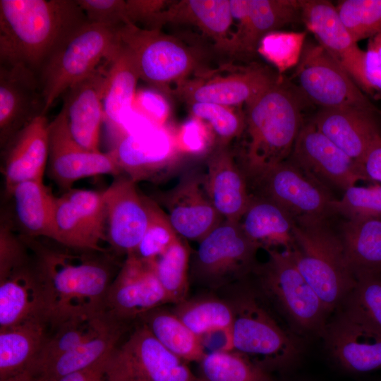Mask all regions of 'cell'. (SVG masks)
Wrapping results in <instances>:
<instances>
[{
    "instance_id": "603a6c76",
    "label": "cell",
    "mask_w": 381,
    "mask_h": 381,
    "mask_svg": "<svg viewBox=\"0 0 381 381\" xmlns=\"http://www.w3.org/2000/svg\"><path fill=\"white\" fill-rule=\"evenodd\" d=\"M44 114V100L37 75L22 66H0V145L35 119Z\"/></svg>"
},
{
    "instance_id": "cb8c5ba5",
    "label": "cell",
    "mask_w": 381,
    "mask_h": 381,
    "mask_svg": "<svg viewBox=\"0 0 381 381\" xmlns=\"http://www.w3.org/2000/svg\"><path fill=\"white\" fill-rule=\"evenodd\" d=\"M322 333L329 354L344 369L363 373L381 368V332L341 312Z\"/></svg>"
},
{
    "instance_id": "f35d334b",
    "label": "cell",
    "mask_w": 381,
    "mask_h": 381,
    "mask_svg": "<svg viewBox=\"0 0 381 381\" xmlns=\"http://www.w3.org/2000/svg\"><path fill=\"white\" fill-rule=\"evenodd\" d=\"M172 311L199 338L231 329L234 320L232 303L213 296L186 298L176 304Z\"/></svg>"
},
{
    "instance_id": "f546056e",
    "label": "cell",
    "mask_w": 381,
    "mask_h": 381,
    "mask_svg": "<svg viewBox=\"0 0 381 381\" xmlns=\"http://www.w3.org/2000/svg\"><path fill=\"white\" fill-rule=\"evenodd\" d=\"M56 198L43 180L23 181L6 198L12 207L1 217L20 236L55 240Z\"/></svg>"
},
{
    "instance_id": "52a82bcc",
    "label": "cell",
    "mask_w": 381,
    "mask_h": 381,
    "mask_svg": "<svg viewBox=\"0 0 381 381\" xmlns=\"http://www.w3.org/2000/svg\"><path fill=\"white\" fill-rule=\"evenodd\" d=\"M234 320L232 350L271 373L287 369L298 360V340L283 329L251 293L231 302Z\"/></svg>"
},
{
    "instance_id": "6f0895ef",
    "label": "cell",
    "mask_w": 381,
    "mask_h": 381,
    "mask_svg": "<svg viewBox=\"0 0 381 381\" xmlns=\"http://www.w3.org/2000/svg\"><path fill=\"white\" fill-rule=\"evenodd\" d=\"M379 113H380V115H381V111H380V112H379Z\"/></svg>"
},
{
    "instance_id": "2e32d148",
    "label": "cell",
    "mask_w": 381,
    "mask_h": 381,
    "mask_svg": "<svg viewBox=\"0 0 381 381\" xmlns=\"http://www.w3.org/2000/svg\"><path fill=\"white\" fill-rule=\"evenodd\" d=\"M169 303L152 262L133 255L123 260L111 282L104 300V310L123 324L140 319L149 311Z\"/></svg>"
},
{
    "instance_id": "4316f807",
    "label": "cell",
    "mask_w": 381,
    "mask_h": 381,
    "mask_svg": "<svg viewBox=\"0 0 381 381\" xmlns=\"http://www.w3.org/2000/svg\"><path fill=\"white\" fill-rule=\"evenodd\" d=\"M107 69L93 73L70 87L61 96L71 135L86 150L99 152V134L104 120L103 93Z\"/></svg>"
},
{
    "instance_id": "8d00e7d4",
    "label": "cell",
    "mask_w": 381,
    "mask_h": 381,
    "mask_svg": "<svg viewBox=\"0 0 381 381\" xmlns=\"http://www.w3.org/2000/svg\"><path fill=\"white\" fill-rule=\"evenodd\" d=\"M125 327L124 324H117L30 373L42 381H57L65 375L88 368L108 356L118 345Z\"/></svg>"
},
{
    "instance_id": "836d02e7",
    "label": "cell",
    "mask_w": 381,
    "mask_h": 381,
    "mask_svg": "<svg viewBox=\"0 0 381 381\" xmlns=\"http://www.w3.org/2000/svg\"><path fill=\"white\" fill-rule=\"evenodd\" d=\"M48 325L34 319L0 329V380L29 370L49 337Z\"/></svg>"
},
{
    "instance_id": "ba28073f",
    "label": "cell",
    "mask_w": 381,
    "mask_h": 381,
    "mask_svg": "<svg viewBox=\"0 0 381 381\" xmlns=\"http://www.w3.org/2000/svg\"><path fill=\"white\" fill-rule=\"evenodd\" d=\"M260 246L243 232L238 222L224 219L192 251L190 280L219 289L253 273Z\"/></svg>"
},
{
    "instance_id": "e0dca14e",
    "label": "cell",
    "mask_w": 381,
    "mask_h": 381,
    "mask_svg": "<svg viewBox=\"0 0 381 381\" xmlns=\"http://www.w3.org/2000/svg\"><path fill=\"white\" fill-rule=\"evenodd\" d=\"M204 174L186 173L167 190L150 195L167 213L176 234L198 243L224 219L212 204L204 188Z\"/></svg>"
},
{
    "instance_id": "60d3db41",
    "label": "cell",
    "mask_w": 381,
    "mask_h": 381,
    "mask_svg": "<svg viewBox=\"0 0 381 381\" xmlns=\"http://www.w3.org/2000/svg\"><path fill=\"white\" fill-rule=\"evenodd\" d=\"M198 363L201 381H275L271 373L233 350L207 353Z\"/></svg>"
},
{
    "instance_id": "7c38bea8",
    "label": "cell",
    "mask_w": 381,
    "mask_h": 381,
    "mask_svg": "<svg viewBox=\"0 0 381 381\" xmlns=\"http://www.w3.org/2000/svg\"><path fill=\"white\" fill-rule=\"evenodd\" d=\"M296 77L303 97L321 108L356 107L379 111L319 43L305 44Z\"/></svg>"
},
{
    "instance_id": "816d5d0a",
    "label": "cell",
    "mask_w": 381,
    "mask_h": 381,
    "mask_svg": "<svg viewBox=\"0 0 381 381\" xmlns=\"http://www.w3.org/2000/svg\"><path fill=\"white\" fill-rule=\"evenodd\" d=\"M171 2L165 0H127L128 23L137 25L140 23L145 25V29L161 30L162 15Z\"/></svg>"
},
{
    "instance_id": "db71d44e",
    "label": "cell",
    "mask_w": 381,
    "mask_h": 381,
    "mask_svg": "<svg viewBox=\"0 0 381 381\" xmlns=\"http://www.w3.org/2000/svg\"><path fill=\"white\" fill-rule=\"evenodd\" d=\"M105 358L88 368L65 375L57 381H108L104 370Z\"/></svg>"
},
{
    "instance_id": "8fae6325",
    "label": "cell",
    "mask_w": 381,
    "mask_h": 381,
    "mask_svg": "<svg viewBox=\"0 0 381 381\" xmlns=\"http://www.w3.org/2000/svg\"><path fill=\"white\" fill-rule=\"evenodd\" d=\"M121 174L135 183L166 180L184 156L176 131L165 125L119 136L109 151Z\"/></svg>"
},
{
    "instance_id": "d6a6232c",
    "label": "cell",
    "mask_w": 381,
    "mask_h": 381,
    "mask_svg": "<svg viewBox=\"0 0 381 381\" xmlns=\"http://www.w3.org/2000/svg\"><path fill=\"white\" fill-rule=\"evenodd\" d=\"M108 65L103 93L104 119L120 132L119 137L123 134L126 116L133 107L140 76L133 55L121 42Z\"/></svg>"
},
{
    "instance_id": "8992f818",
    "label": "cell",
    "mask_w": 381,
    "mask_h": 381,
    "mask_svg": "<svg viewBox=\"0 0 381 381\" xmlns=\"http://www.w3.org/2000/svg\"><path fill=\"white\" fill-rule=\"evenodd\" d=\"M118 28L87 21L53 52L37 75L45 115L70 87L93 73L102 60L114 56L121 43Z\"/></svg>"
},
{
    "instance_id": "f1b7e54d",
    "label": "cell",
    "mask_w": 381,
    "mask_h": 381,
    "mask_svg": "<svg viewBox=\"0 0 381 381\" xmlns=\"http://www.w3.org/2000/svg\"><path fill=\"white\" fill-rule=\"evenodd\" d=\"M34 319L49 322L44 293L30 255L25 261L0 272V329Z\"/></svg>"
},
{
    "instance_id": "277c9868",
    "label": "cell",
    "mask_w": 381,
    "mask_h": 381,
    "mask_svg": "<svg viewBox=\"0 0 381 381\" xmlns=\"http://www.w3.org/2000/svg\"><path fill=\"white\" fill-rule=\"evenodd\" d=\"M286 250L329 313L342 305L356 284L339 236L327 219H296Z\"/></svg>"
},
{
    "instance_id": "ab89813d",
    "label": "cell",
    "mask_w": 381,
    "mask_h": 381,
    "mask_svg": "<svg viewBox=\"0 0 381 381\" xmlns=\"http://www.w3.org/2000/svg\"><path fill=\"white\" fill-rule=\"evenodd\" d=\"M191 254L188 241L179 236L160 256L152 262L169 303L176 305L187 298Z\"/></svg>"
},
{
    "instance_id": "c3c4849f",
    "label": "cell",
    "mask_w": 381,
    "mask_h": 381,
    "mask_svg": "<svg viewBox=\"0 0 381 381\" xmlns=\"http://www.w3.org/2000/svg\"><path fill=\"white\" fill-rule=\"evenodd\" d=\"M176 136L179 148L186 156L207 155L215 145L209 126L193 116L176 131Z\"/></svg>"
},
{
    "instance_id": "d590c367",
    "label": "cell",
    "mask_w": 381,
    "mask_h": 381,
    "mask_svg": "<svg viewBox=\"0 0 381 381\" xmlns=\"http://www.w3.org/2000/svg\"><path fill=\"white\" fill-rule=\"evenodd\" d=\"M119 323L121 322L112 318L106 311L78 315L65 320L55 328V333L48 337L39 356L28 371L31 373L35 372L56 357Z\"/></svg>"
},
{
    "instance_id": "484cf974",
    "label": "cell",
    "mask_w": 381,
    "mask_h": 381,
    "mask_svg": "<svg viewBox=\"0 0 381 381\" xmlns=\"http://www.w3.org/2000/svg\"><path fill=\"white\" fill-rule=\"evenodd\" d=\"M49 123L46 115L38 116L1 149L5 198L20 183L43 180L49 159Z\"/></svg>"
},
{
    "instance_id": "b9f144b4",
    "label": "cell",
    "mask_w": 381,
    "mask_h": 381,
    "mask_svg": "<svg viewBox=\"0 0 381 381\" xmlns=\"http://www.w3.org/2000/svg\"><path fill=\"white\" fill-rule=\"evenodd\" d=\"M342 306L346 315L381 332V274L356 276Z\"/></svg>"
},
{
    "instance_id": "5bb4252c",
    "label": "cell",
    "mask_w": 381,
    "mask_h": 381,
    "mask_svg": "<svg viewBox=\"0 0 381 381\" xmlns=\"http://www.w3.org/2000/svg\"><path fill=\"white\" fill-rule=\"evenodd\" d=\"M255 193L267 197L296 219H327L335 200L317 179L290 159L274 166L250 185Z\"/></svg>"
},
{
    "instance_id": "681fc988",
    "label": "cell",
    "mask_w": 381,
    "mask_h": 381,
    "mask_svg": "<svg viewBox=\"0 0 381 381\" xmlns=\"http://www.w3.org/2000/svg\"><path fill=\"white\" fill-rule=\"evenodd\" d=\"M89 22L113 28L127 24L125 0H77Z\"/></svg>"
},
{
    "instance_id": "4dcf8cb0",
    "label": "cell",
    "mask_w": 381,
    "mask_h": 381,
    "mask_svg": "<svg viewBox=\"0 0 381 381\" xmlns=\"http://www.w3.org/2000/svg\"><path fill=\"white\" fill-rule=\"evenodd\" d=\"M233 20L230 0H181L171 1L162 14V24L193 25L212 40L217 52L229 56Z\"/></svg>"
},
{
    "instance_id": "7dc6e473",
    "label": "cell",
    "mask_w": 381,
    "mask_h": 381,
    "mask_svg": "<svg viewBox=\"0 0 381 381\" xmlns=\"http://www.w3.org/2000/svg\"><path fill=\"white\" fill-rule=\"evenodd\" d=\"M332 211L347 219L381 218V186L348 188L340 200L332 202Z\"/></svg>"
},
{
    "instance_id": "30bf717a",
    "label": "cell",
    "mask_w": 381,
    "mask_h": 381,
    "mask_svg": "<svg viewBox=\"0 0 381 381\" xmlns=\"http://www.w3.org/2000/svg\"><path fill=\"white\" fill-rule=\"evenodd\" d=\"M108 381H201L142 322L105 358Z\"/></svg>"
},
{
    "instance_id": "6da1fadb",
    "label": "cell",
    "mask_w": 381,
    "mask_h": 381,
    "mask_svg": "<svg viewBox=\"0 0 381 381\" xmlns=\"http://www.w3.org/2000/svg\"><path fill=\"white\" fill-rule=\"evenodd\" d=\"M20 236L43 288L52 327L75 316L105 311L107 291L123 262L119 257L111 251L68 247L50 238Z\"/></svg>"
},
{
    "instance_id": "74e56055",
    "label": "cell",
    "mask_w": 381,
    "mask_h": 381,
    "mask_svg": "<svg viewBox=\"0 0 381 381\" xmlns=\"http://www.w3.org/2000/svg\"><path fill=\"white\" fill-rule=\"evenodd\" d=\"M140 321L167 350L184 362L199 363L206 354L200 339L172 310L161 306L147 313Z\"/></svg>"
},
{
    "instance_id": "7a4b0ae2",
    "label": "cell",
    "mask_w": 381,
    "mask_h": 381,
    "mask_svg": "<svg viewBox=\"0 0 381 381\" xmlns=\"http://www.w3.org/2000/svg\"><path fill=\"white\" fill-rule=\"evenodd\" d=\"M77 0H0V66L38 75L60 44L87 22Z\"/></svg>"
},
{
    "instance_id": "9f6ffc18",
    "label": "cell",
    "mask_w": 381,
    "mask_h": 381,
    "mask_svg": "<svg viewBox=\"0 0 381 381\" xmlns=\"http://www.w3.org/2000/svg\"><path fill=\"white\" fill-rule=\"evenodd\" d=\"M0 381H42L40 378L35 377L28 371L10 377Z\"/></svg>"
},
{
    "instance_id": "d4e9b609",
    "label": "cell",
    "mask_w": 381,
    "mask_h": 381,
    "mask_svg": "<svg viewBox=\"0 0 381 381\" xmlns=\"http://www.w3.org/2000/svg\"><path fill=\"white\" fill-rule=\"evenodd\" d=\"M206 166L204 188L212 204L224 219L239 222L251 193L231 146H214L207 154Z\"/></svg>"
},
{
    "instance_id": "9c48e42d",
    "label": "cell",
    "mask_w": 381,
    "mask_h": 381,
    "mask_svg": "<svg viewBox=\"0 0 381 381\" xmlns=\"http://www.w3.org/2000/svg\"><path fill=\"white\" fill-rule=\"evenodd\" d=\"M267 260L253 273L262 291L298 331L323 332L328 313L286 250H266Z\"/></svg>"
},
{
    "instance_id": "9a60e30c",
    "label": "cell",
    "mask_w": 381,
    "mask_h": 381,
    "mask_svg": "<svg viewBox=\"0 0 381 381\" xmlns=\"http://www.w3.org/2000/svg\"><path fill=\"white\" fill-rule=\"evenodd\" d=\"M55 240L68 247L111 251L107 242L103 191L71 188L56 198Z\"/></svg>"
},
{
    "instance_id": "f907efd6",
    "label": "cell",
    "mask_w": 381,
    "mask_h": 381,
    "mask_svg": "<svg viewBox=\"0 0 381 381\" xmlns=\"http://www.w3.org/2000/svg\"><path fill=\"white\" fill-rule=\"evenodd\" d=\"M133 107L153 126L167 125L170 107L162 92L154 88L142 89L136 92Z\"/></svg>"
},
{
    "instance_id": "83f0119b",
    "label": "cell",
    "mask_w": 381,
    "mask_h": 381,
    "mask_svg": "<svg viewBox=\"0 0 381 381\" xmlns=\"http://www.w3.org/2000/svg\"><path fill=\"white\" fill-rule=\"evenodd\" d=\"M379 112L356 107L321 108L312 123L361 165L369 148L381 136L375 116V113Z\"/></svg>"
},
{
    "instance_id": "d6986e66",
    "label": "cell",
    "mask_w": 381,
    "mask_h": 381,
    "mask_svg": "<svg viewBox=\"0 0 381 381\" xmlns=\"http://www.w3.org/2000/svg\"><path fill=\"white\" fill-rule=\"evenodd\" d=\"M135 182L120 175L103 190L107 240L110 250L124 258L140 243L149 222L148 196Z\"/></svg>"
},
{
    "instance_id": "7bdbcfd3",
    "label": "cell",
    "mask_w": 381,
    "mask_h": 381,
    "mask_svg": "<svg viewBox=\"0 0 381 381\" xmlns=\"http://www.w3.org/2000/svg\"><path fill=\"white\" fill-rule=\"evenodd\" d=\"M187 104L193 116L206 123L212 130L214 146H231L234 140L241 136L245 127L244 112L214 103L190 102Z\"/></svg>"
},
{
    "instance_id": "5b68a950",
    "label": "cell",
    "mask_w": 381,
    "mask_h": 381,
    "mask_svg": "<svg viewBox=\"0 0 381 381\" xmlns=\"http://www.w3.org/2000/svg\"><path fill=\"white\" fill-rule=\"evenodd\" d=\"M118 34L134 58L140 78L164 95L171 94V85L213 69L202 50L161 30L128 23L118 28Z\"/></svg>"
},
{
    "instance_id": "f6af8a7d",
    "label": "cell",
    "mask_w": 381,
    "mask_h": 381,
    "mask_svg": "<svg viewBox=\"0 0 381 381\" xmlns=\"http://www.w3.org/2000/svg\"><path fill=\"white\" fill-rule=\"evenodd\" d=\"M147 203L149 210L147 227L138 247L131 255L142 260L152 262L179 236L174 229L165 211L150 196Z\"/></svg>"
},
{
    "instance_id": "1f68e13d",
    "label": "cell",
    "mask_w": 381,
    "mask_h": 381,
    "mask_svg": "<svg viewBox=\"0 0 381 381\" xmlns=\"http://www.w3.org/2000/svg\"><path fill=\"white\" fill-rule=\"evenodd\" d=\"M238 222L245 234L260 248L267 250L283 246L289 250L294 243L295 219L267 197L251 193L250 202Z\"/></svg>"
},
{
    "instance_id": "44dd1931",
    "label": "cell",
    "mask_w": 381,
    "mask_h": 381,
    "mask_svg": "<svg viewBox=\"0 0 381 381\" xmlns=\"http://www.w3.org/2000/svg\"><path fill=\"white\" fill-rule=\"evenodd\" d=\"M301 18L318 43L346 71L356 83L367 92L365 52L356 42L338 13L326 0H298Z\"/></svg>"
},
{
    "instance_id": "f5cc1de1",
    "label": "cell",
    "mask_w": 381,
    "mask_h": 381,
    "mask_svg": "<svg viewBox=\"0 0 381 381\" xmlns=\"http://www.w3.org/2000/svg\"><path fill=\"white\" fill-rule=\"evenodd\" d=\"M361 165L370 181L381 182V136L369 148Z\"/></svg>"
},
{
    "instance_id": "3957f363",
    "label": "cell",
    "mask_w": 381,
    "mask_h": 381,
    "mask_svg": "<svg viewBox=\"0 0 381 381\" xmlns=\"http://www.w3.org/2000/svg\"><path fill=\"white\" fill-rule=\"evenodd\" d=\"M303 95L280 76L246 104L239 150L234 152L248 186L291 155L303 126ZM234 151V150H233Z\"/></svg>"
},
{
    "instance_id": "11a10c76",
    "label": "cell",
    "mask_w": 381,
    "mask_h": 381,
    "mask_svg": "<svg viewBox=\"0 0 381 381\" xmlns=\"http://www.w3.org/2000/svg\"><path fill=\"white\" fill-rule=\"evenodd\" d=\"M381 68V31L370 38L365 52V71Z\"/></svg>"
},
{
    "instance_id": "ac0fdd59",
    "label": "cell",
    "mask_w": 381,
    "mask_h": 381,
    "mask_svg": "<svg viewBox=\"0 0 381 381\" xmlns=\"http://www.w3.org/2000/svg\"><path fill=\"white\" fill-rule=\"evenodd\" d=\"M48 131V173L64 193L73 188L75 182L86 177L121 175L109 152L90 151L76 143L68 130L63 108L49 122Z\"/></svg>"
},
{
    "instance_id": "4fadbf2b",
    "label": "cell",
    "mask_w": 381,
    "mask_h": 381,
    "mask_svg": "<svg viewBox=\"0 0 381 381\" xmlns=\"http://www.w3.org/2000/svg\"><path fill=\"white\" fill-rule=\"evenodd\" d=\"M278 78L261 65L237 66L229 63L175 84L171 93L186 104L208 102L231 107L247 104Z\"/></svg>"
},
{
    "instance_id": "ffe728a7",
    "label": "cell",
    "mask_w": 381,
    "mask_h": 381,
    "mask_svg": "<svg viewBox=\"0 0 381 381\" xmlns=\"http://www.w3.org/2000/svg\"><path fill=\"white\" fill-rule=\"evenodd\" d=\"M290 160L315 179L344 190L358 181H370L362 166L320 132L310 122L303 125Z\"/></svg>"
},
{
    "instance_id": "e575fe53",
    "label": "cell",
    "mask_w": 381,
    "mask_h": 381,
    "mask_svg": "<svg viewBox=\"0 0 381 381\" xmlns=\"http://www.w3.org/2000/svg\"><path fill=\"white\" fill-rule=\"evenodd\" d=\"M339 236L355 277L381 274V218L346 219Z\"/></svg>"
},
{
    "instance_id": "bcb514c9",
    "label": "cell",
    "mask_w": 381,
    "mask_h": 381,
    "mask_svg": "<svg viewBox=\"0 0 381 381\" xmlns=\"http://www.w3.org/2000/svg\"><path fill=\"white\" fill-rule=\"evenodd\" d=\"M336 7L356 42L381 31V0H344Z\"/></svg>"
},
{
    "instance_id": "7402d4cb",
    "label": "cell",
    "mask_w": 381,
    "mask_h": 381,
    "mask_svg": "<svg viewBox=\"0 0 381 381\" xmlns=\"http://www.w3.org/2000/svg\"><path fill=\"white\" fill-rule=\"evenodd\" d=\"M230 7L237 21L229 54L234 59L253 58L265 35L301 18L298 0H230Z\"/></svg>"
},
{
    "instance_id": "ee69618b",
    "label": "cell",
    "mask_w": 381,
    "mask_h": 381,
    "mask_svg": "<svg viewBox=\"0 0 381 381\" xmlns=\"http://www.w3.org/2000/svg\"><path fill=\"white\" fill-rule=\"evenodd\" d=\"M306 32L275 30L260 41L257 54L282 73L296 66L305 45Z\"/></svg>"
}]
</instances>
